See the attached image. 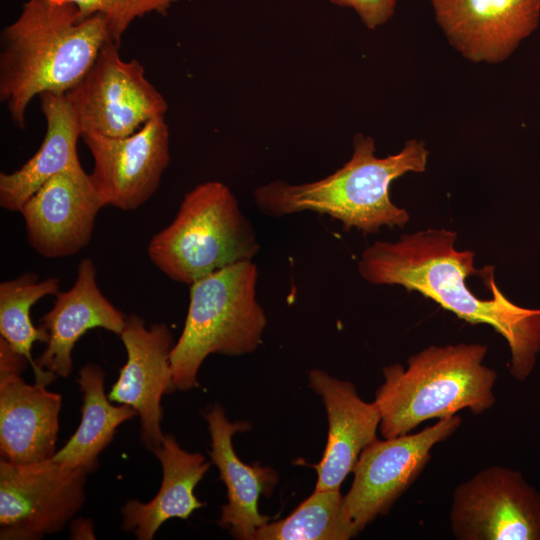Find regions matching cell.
<instances>
[{"instance_id":"1","label":"cell","mask_w":540,"mask_h":540,"mask_svg":"<svg viewBox=\"0 0 540 540\" xmlns=\"http://www.w3.org/2000/svg\"><path fill=\"white\" fill-rule=\"evenodd\" d=\"M456 240L455 231L434 228L376 241L362 252L358 272L368 283L401 286L467 323L491 326L508 344L510 375L524 381L540 354V308L508 299L496 285L494 268H475V253L458 250Z\"/></svg>"},{"instance_id":"2","label":"cell","mask_w":540,"mask_h":540,"mask_svg":"<svg viewBox=\"0 0 540 540\" xmlns=\"http://www.w3.org/2000/svg\"><path fill=\"white\" fill-rule=\"evenodd\" d=\"M109 39L102 14L83 18L67 1L28 0L1 33L0 100L13 122L25 127L35 96L73 89Z\"/></svg>"},{"instance_id":"3","label":"cell","mask_w":540,"mask_h":540,"mask_svg":"<svg viewBox=\"0 0 540 540\" xmlns=\"http://www.w3.org/2000/svg\"><path fill=\"white\" fill-rule=\"evenodd\" d=\"M429 151L422 140L411 139L396 154L376 155L375 141L361 133L353 139L351 158L327 177L301 184L282 180L258 187L254 202L269 217L314 212L339 221L346 231L352 228L374 234L382 227L403 228L408 211L391 201L392 182L407 173L426 170Z\"/></svg>"},{"instance_id":"4","label":"cell","mask_w":540,"mask_h":540,"mask_svg":"<svg viewBox=\"0 0 540 540\" xmlns=\"http://www.w3.org/2000/svg\"><path fill=\"white\" fill-rule=\"evenodd\" d=\"M481 343L432 345L411 355L407 367L382 369L384 382L375 393L384 438L411 433L421 423L445 419L468 409L474 415L496 403L497 373L484 364Z\"/></svg>"},{"instance_id":"5","label":"cell","mask_w":540,"mask_h":540,"mask_svg":"<svg viewBox=\"0 0 540 540\" xmlns=\"http://www.w3.org/2000/svg\"><path fill=\"white\" fill-rule=\"evenodd\" d=\"M258 269L253 261L208 274L190 286L183 331L170 353L174 389L198 387L197 375L210 354L251 353L267 324L256 297Z\"/></svg>"},{"instance_id":"6","label":"cell","mask_w":540,"mask_h":540,"mask_svg":"<svg viewBox=\"0 0 540 540\" xmlns=\"http://www.w3.org/2000/svg\"><path fill=\"white\" fill-rule=\"evenodd\" d=\"M259 250L252 224L219 181L201 183L186 193L175 218L147 247L163 274L187 285L224 267L253 261Z\"/></svg>"},{"instance_id":"7","label":"cell","mask_w":540,"mask_h":540,"mask_svg":"<svg viewBox=\"0 0 540 540\" xmlns=\"http://www.w3.org/2000/svg\"><path fill=\"white\" fill-rule=\"evenodd\" d=\"M461 421L454 415L416 433L376 439L363 449L343 496V516L354 536L391 509L422 473L433 447L451 437Z\"/></svg>"},{"instance_id":"8","label":"cell","mask_w":540,"mask_h":540,"mask_svg":"<svg viewBox=\"0 0 540 540\" xmlns=\"http://www.w3.org/2000/svg\"><path fill=\"white\" fill-rule=\"evenodd\" d=\"M109 39L82 80L67 92L83 134L125 137L164 116L168 105L136 59H121Z\"/></svg>"},{"instance_id":"9","label":"cell","mask_w":540,"mask_h":540,"mask_svg":"<svg viewBox=\"0 0 540 540\" xmlns=\"http://www.w3.org/2000/svg\"><path fill=\"white\" fill-rule=\"evenodd\" d=\"M87 473L52 458L0 461V538L35 540L64 529L85 502Z\"/></svg>"},{"instance_id":"10","label":"cell","mask_w":540,"mask_h":540,"mask_svg":"<svg viewBox=\"0 0 540 540\" xmlns=\"http://www.w3.org/2000/svg\"><path fill=\"white\" fill-rule=\"evenodd\" d=\"M449 517L458 540H540V492L519 471L489 466L456 486Z\"/></svg>"},{"instance_id":"11","label":"cell","mask_w":540,"mask_h":540,"mask_svg":"<svg viewBox=\"0 0 540 540\" xmlns=\"http://www.w3.org/2000/svg\"><path fill=\"white\" fill-rule=\"evenodd\" d=\"M81 137L93 156L90 178L104 206L134 210L156 192L170 160L164 116L147 121L125 137Z\"/></svg>"},{"instance_id":"12","label":"cell","mask_w":540,"mask_h":540,"mask_svg":"<svg viewBox=\"0 0 540 540\" xmlns=\"http://www.w3.org/2000/svg\"><path fill=\"white\" fill-rule=\"evenodd\" d=\"M449 44L473 63L506 61L540 23V0H430Z\"/></svg>"},{"instance_id":"13","label":"cell","mask_w":540,"mask_h":540,"mask_svg":"<svg viewBox=\"0 0 540 540\" xmlns=\"http://www.w3.org/2000/svg\"><path fill=\"white\" fill-rule=\"evenodd\" d=\"M102 207L90 174L78 164L47 180L19 212L31 248L45 258H63L89 244Z\"/></svg>"},{"instance_id":"14","label":"cell","mask_w":540,"mask_h":540,"mask_svg":"<svg viewBox=\"0 0 540 540\" xmlns=\"http://www.w3.org/2000/svg\"><path fill=\"white\" fill-rule=\"evenodd\" d=\"M120 338L127 353V361L120 369L108 398L111 402L129 405L137 411L140 420V440L153 451L162 443L164 435L161 398L175 391L170 353L172 334L164 323L149 328L135 315L126 316Z\"/></svg>"},{"instance_id":"15","label":"cell","mask_w":540,"mask_h":540,"mask_svg":"<svg viewBox=\"0 0 540 540\" xmlns=\"http://www.w3.org/2000/svg\"><path fill=\"white\" fill-rule=\"evenodd\" d=\"M308 378L310 387L323 398L329 424L323 457L314 465L315 490L340 489L363 449L377 439L381 415L374 401L360 398L353 383L319 369L311 370Z\"/></svg>"},{"instance_id":"16","label":"cell","mask_w":540,"mask_h":540,"mask_svg":"<svg viewBox=\"0 0 540 540\" xmlns=\"http://www.w3.org/2000/svg\"><path fill=\"white\" fill-rule=\"evenodd\" d=\"M53 307L40 319L49 333L44 351L35 359L41 371L66 378L73 369L72 350L88 331L103 328L120 336L126 316L101 292L90 258L80 261L72 287L55 295Z\"/></svg>"},{"instance_id":"17","label":"cell","mask_w":540,"mask_h":540,"mask_svg":"<svg viewBox=\"0 0 540 540\" xmlns=\"http://www.w3.org/2000/svg\"><path fill=\"white\" fill-rule=\"evenodd\" d=\"M204 417L211 437L210 456L227 488L228 502L221 508L219 525L229 528L237 539H255L257 530L270 520L259 513L258 500L261 494H271L278 481L277 473L258 463L247 465L235 454L232 436L250 429L249 423H231L219 405L212 406Z\"/></svg>"},{"instance_id":"18","label":"cell","mask_w":540,"mask_h":540,"mask_svg":"<svg viewBox=\"0 0 540 540\" xmlns=\"http://www.w3.org/2000/svg\"><path fill=\"white\" fill-rule=\"evenodd\" d=\"M62 397L21 375L0 378V453L14 464L48 460L56 453Z\"/></svg>"},{"instance_id":"19","label":"cell","mask_w":540,"mask_h":540,"mask_svg":"<svg viewBox=\"0 0 540 540\" xmlns=\"http://www.w3.org/2000/svg\"><path fill=\"white\" fill-rule=\"evenodd\" d=\"M39 98L47 124L39 149L18 170L0 174V206L8 211H20L47 180L80 164L77 142L82 131L67 92H45Z\"/></svg>"},{"instance_id":"20","label":"cell","mask_w":540,"mask_h":540,"mask_svg":"<svg viewBox=\"0 0 540 540\" xmlns=\"http://www.w3.org/2000/svg\"><path fill=\"white\" fill-rule=\"evenodd\" d=\"M152 452L162 466L158 493L147 503L130 500L121 508L122 528L133 531L139 540L153 539L167 520H187L194 510L205 505L194 494L210 467L203 455L182 449L172 434H165L161 445Z\"/></svg>"},{"instance_id":"21","label":"cell","mask_w":540,"mask_h":540,"mask_svg":"<svg viewBox=\"0 0 540 540\" xmlns=\"http://www.w3.org/2000/svg\"><path fill=\"white\" fill-rule=\"evenodd\" d=\"M104 371L88 363L79 371L77 382L83 394L81 422L66 442L52 457L71 468H82L87 474L98 467V456L110 444L117 428L134 418L137 411L129 405H113L105 394Z\"/></svg>"},{"instance_id":"22","label":"cell","mask_w":540,"mask_h":540,"mask_svg":"<svg viewBox=\"0 0 540 540\" xmlns=\"http://www.w3.org/2000/svg\"><path fill=\"white\" fill-rule=\"evenodd\" d=\"M60 280L48 277L40 280L38 275L26 272L0 284V334L18 353L24 355L31 365L35 383L48 385L57 375L41 371L32 358L31 350L35 342L46 343L49 333L41 325L36 328L30 317L31 307L41 298L56 295Z\"/></svg>"},{"instance_id":"23","label":"cell","mask_w":540,"mask_h":540,"mask_svg":"<svg viewBox=\"0 0 540 540\" xmlns=\"http://www.w3.org/2000/svg\"><path fill=\"white\" fill-rule=\"evenodd\" d=\"M340 489L315 490L289 516L267 522L257 540H348L354 537L343 516Z\"/></svg>"},{"instance_id":"24","label":"cell","mask_w":540,"mask_h":540,"mask_svg":"<svg viewBox=\"0 0 540 540\" xmlns=\"http://www.w3.org/2000/svg\"><path fill=\"white\" fill-rule=\"evenodd\" d=\"M73 3L81 17L102 14L107 21L110 38L120 46L121 38L138 17L156 12L165 15L179 0H62Z\"/></svg>"},{"instance_id":"25","label":"cell","mask_w":540,"mask_h":540,"mask_svg":"<svg viewBox=\"0 0 540 540\" xmlns=\"http://www.w3.org/2000/svg\"><path fill=\"white\" fill-rule=\"evenodd\" d=\"M352 9L367 29L374 30L387 23L395 14L397 0H326Z\"/></svg>"},{"instance_id":"26","label":"cell","mask_w":540,"mask_h":540,"mask_svg":"<svg viewBox=\"0 0 540 540\" xmlns=\"http://www.w3.org/2000/svg\"><path fill=\"white\" fill-rule=\"evenodd\" d=\"M28 359L13 349L10 344L0 337V378L21 375L27 367Z\"/></svg>"},{"instance_id":"27","label":"cell","mask_w":540,"mask_h":540,"mask_svg":"<svg viewBox=\"0 0 540 540\" xmlns=\"http://www.w3.org/2000/svg\"><path fill=\"white\" fill-rule=\"evenodd\" d=\"M72 536L76 539H94L93 526L90 521L78 519L74 522V528H72Z\"/></svg>"}]
</instances>
